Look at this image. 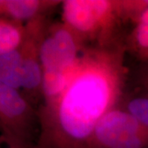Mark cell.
<instances>
[{"label":"cell","instance_id":"6da1fadb","mask_svg":"<svg viewBox=\"0 0 148 148\" xmlns=\"http://www.w3.org/2000/svg\"><path fill=\"white\" fill-rule=\"evenodd\" d=\"M124 44L87 47L53 104L37 108L39 148H97L95 129L121 101L129 83Z\"/></svg>","mask_w":148,"mask_h":148},{"label":"cell","instance_id":"7a4b0ae2","mask_svg":"<svg viewBox=\"0 0 148 148\" xmlns=\"http://www.w3.org/2000/svg\"><path fill=\"white\" fill-rule=\"evenodd\" d=\"M62 19L86 47L124 44L128 27L122 19L117 0H65Z\"/></svg>","mask_w":148,"mask_h":148},{"label":"cell","instance_id":"3957f363","mask_svg":"<svg viewBox=\"0 0 148 148\" xmlns=\"http://www.w3.org/2000/svg\"><path fill=\"white\" fill-rule=\"evenodd\" d=\"M1 141L7 145L37 144L40 121L37 108L20 90L0 84Z\"/></svg>","mask_w":148,"mask_h":148},{"label":"cell","instance_id":"277c9868","mask_svg":"<svg viewBox=\"0 0 148 148\" xmlns=\"http://www.w3.org/2000/svg\"><path fill=\"white\" fill-rule=\"evenodd\" d=\"M82 40L63 21H49L40 45L43 71H69L86 49Z\"/></svg>","mask_w":148,"mask_h":148},{"label":"cell","instance_id":"5b68a950","mask_svg":"<svg viewBox=\"0 0 148 148\" xmlns=\"http://www.w3.org/2000/svg\"><path fill=\"white\" fill-rule=\"evenodd\" d=\"M97 148H148V127L117 106L95 129Z\"/></svg>","mask_w":148,"mask_h":148},{"label":"cell","instance_id":"8992f818","mask_svg":"<svg viewBox=\"0 0 148 148\" xmlns=\"http://www.w3.org/2000/svg\"><path fill=\"white\" fill-rule=\"evenodd\" d=\"M49 17L29 21L27 38L21 46V93L32 105L38 107L42 102L43 69L40 59V45L43 34L49 22Z\"/></svg>","mask_w":148,"mask_h":148},{"label":"cell","instance_id":"52a82bcc","mask_svg":"<svg viewBox=\"0 0 148 148\" xmlns=\"http://www.w3.org/2000/svg\"><path fill=\"white\" fill-rule=\"evenodd\" d=\"M62 3L58 0H0V16L27 23L49 17Z\"/></svg>","mask_w":148,"mask_h":148},{"label":"cell","instance_id":"ba28073f","mask_svg":"<svg viewBox=\"0 0 148 148\" xmlns=\"http://www.w3.org/2000/svg\"><path fill=\"white\" fill-rule=\"evenodd\" d=\"M124 45L127 55L136 64L148 65V11L129 29Z\"/></svg>","mask_w":148,"mask_h":148},{"label":"cell","instance_id":"9c48e42d","mask_svg":"<svg viewBox=\"0 0 148 148\" xmlns=\"http://www.w3.org/2000/svg\"><path fill=\"white\" fill-rule=\"evenodd\" d=\"M118 106L148 127V87L128 83Z\"/></svg>","mask_w":148,"mask_h":148},{"label":"cell","instance_id":"30bf717a","mask_svg":"<svg viewBox=\"0 0 148 148\" xmlns=\"http://www.w3.org/2000/svg\"><path fill=\"white\" fill-rule=\"evenodd\" d=\"M27 34L26 23L0 16V53L20 49Z\"/></svg>","mask_w":148,"mask_h":148},{"label":"cell","instance_id":"8fae6325","mask_svg":"<svg viewBox=\"0 0 148 148\" xmlns=\"http://www.w3.org/2000/svg\"><path fill=\"white\" fill-rule=\"evenodd\" d=\"M0 84L21 90V49L0 53Z\"/></svg>","mask_w":148,"mask_h":148},{"label":"cell","instance_id":"7c38bea8","mask_svg":"<svg viewBox=\"0 0 148 148\" xmlns=\"http://www.w3.org/2000/svg\"><path fill=\"white\" fill-rule=\"evenodd\" d=\"M71 70L72 69L69 71H43L42 102L40 105L49 106L58 100L67 86Z\"/></svg>","mask_w":148,"mask_h":148},{"label":"cell","instance_id":"4fadbf2b","mask_svg":"<svg viewBox=\"0 0 148 148\" xmlns=\"http://www.w3.org/2000/svg\"><path fill=\"white\" fill-rule=\"evenodd\" d=\"M129 84L148 87V65L136 64L130 68Z\"/></svg>","mask_w":148,"mask_h":148}]
</instances>
